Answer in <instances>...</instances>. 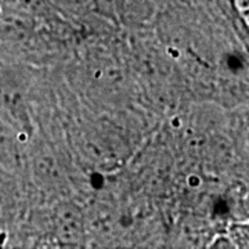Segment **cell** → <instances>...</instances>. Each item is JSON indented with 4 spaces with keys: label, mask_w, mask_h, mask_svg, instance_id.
Instances as JSON below:
<instances>
[{
    "label": "cell",
    "mask_w": 249,
    "mask_h": 249,
    "mask_svg": "<svg viewBox=\"0 0 249 249\" xmlns=\"http://www.w3.org/2000/svg\"><path fill=\"white\" fill-rule=\"evenodd\" d=\"M0 115L22 132L29 127V79L4 62H0Z\"/></svg>",
    "instance_id": "obj_1"
},
{
    "label": "cell",
    "mask_w": 249,
    "mask_h": 249,
    "mask_svg": "<svg viewBox=\"0 0 249 249\" xmlns=\"http://www.w3.org/2000/svg\"><path fill=\"white\" fill-rule=\"evenodd\" d=\"M53 231L64 242L76 244L83 238V219L73 205H60L53 216Z\"/></svg>",
    "instance_id": "obj_2"
},
{
    "label": "cell",
    "mask_w": 249,
    "mask_h": 249,
    "mask_svg": "<svg viewBox=\"0 0 249 249\" xmlns=\"http://www.w3.org/2000/svg\"><path fill=\"white\" fill-rule=\"evenodd\" d=\"M103 14L118 21H133L144 17L150 9V0H93Z\"/></svg>",
    "instance_id": "obj_3"
},
{
    "label": "cell",
    "mask_w": 249,
    "mask_h": 249,
    "mask_svg": "<svg viewBox=\"0 0 249 249\" xmlns=\"http://www.w3.org/2000/svg\"><path fill=\"white\" fill-rule=\"evenodd\" d=\"M47 1L52 3L55 9L73 16L83 14L91 7H94L93 0H47Z\"/></svg>",
    "instance_id": "obj_4"
}]
</instances>
